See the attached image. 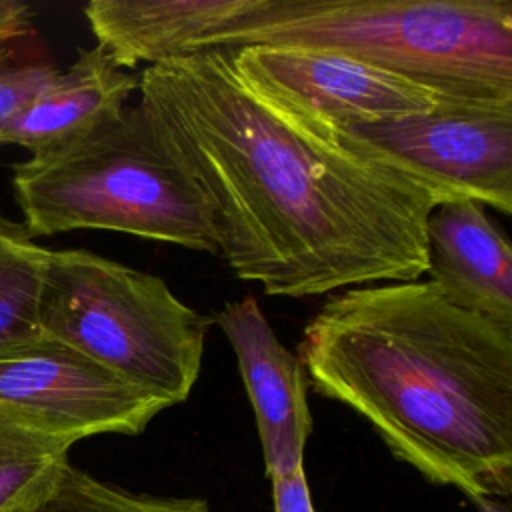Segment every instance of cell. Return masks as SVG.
<instances>
[{"mask_svg":"<svg viewBox=\"0 0 512 512\" xmlns=\"http://www.w3.org/2000/svg\"><path fill=\"white\" fill-rule=\"evenodd\" d=\"M138 90L210 198L238 278L308 298L426 274L434 196L248 84L230 50L146 66Z\"/></svg>","mask_w":512,"mask_h":512,"instance_id":"obj_1","label":"cell"},{"mask_svg":"<svg viewBox=\"0 0 512 512\" xmlns=\"http://www.w3.org/2000/svg\"><path fill=\"white\" fill-rule=\"evenodd\" d=\"M312 388L376 430L434 484L512 492V328L434 282L356 286L330 298L296 348Z\"/></svg>","mask_w":512,"mask_h":512,"instance_id":"obj_2","label":"cell"},{"mask_svg":"<svg viewBox=\"0 0 512 512\" xmlns=\"http://www.w3.org/2000/svg\"><path fill=\"white\" fill-rule=\"evenodd\" d=\"M240 46L316 48L448 94L512 100L510 0H250L206 42Z\"/></svg>","mask_w":512,"mask_h":512,"instance_id":"obj_3","label":"cell"},{"mask_svg":"<svg viewBox=\"0 0 512 512\" xmlns=\"http://www.w3.org/2000/svg\"><path fill=\"white\" fill-rule=\"evenodd\" d=\"M10 170L32 238L114 230L220 254L210 198L140 102Z\"/></svg>","mask_w":512,"mask_h":512,"instance_id":"obj_4","label":"cell"},{"mask_svg":"<svg viewBox=\"0 0 512 512\" xmlns=\"http://www.w3.org/2000/svg\"><path fill=\"white\" fill-rule=\"evenodd\" d=\"M38 324L44 336L174 406L198 380L212 318L154 274L68 248L48 250Z\"/></svg>","mask_w":512,"mask_h":512,"instance_id":"obj_5","label":"cell"},{"mask_svg":"<svg viewBox=\"0 0 512 512\" xmlns=\"http://www.w3.org/2000/svg\"><path fill=\"white\" fill-rule=\"evenodd\" d=\"M324 126L346 150L406 176L436 204L474 200L512 212V100H458L402 118Z\"/></svg>","mask_w":512,"mask_h":512,"instance_id":"obj_6","label":"cell"},{"mask_svg":"<svg viewBox=\"0 0 512 512\" xmlns=\"http://www.w3.org/2000/svg\"><path fill=\"white\" fill-rule=\"evenodd\" d=\"M166 408L162 398L50 336L0 352V410L54 440L134 436Z\"/></svg>","mask_w":512,"mask_h":512,"instance_id":"obj_7","label":"cell"},{"mask_svg":"<svg viewBox=\"0 0 512 512\" xmlns=\"http://www.w3.org/2000/svg\"><path fill=\"white\" fill-rule=\"evenodd\" d=\"M230 56L248 84L328 126L380 122L474 100L316 48L240 46L230 48Z\"/></svg>","mask_w":512,"mask_h":512,"instance_id":"obj_8","label":"cell"},{"mask_svg":"<svg viewBox=\"0 0 512 512\" xmlns=\"http://www.w3.org/2000/svg\"><path fill=\"white\" fill-rule=\"evenodd\" d=\"M214 322L234 350L268 478L294 472L304 466V448L312 432L308 382L300 358L278 340L254 296L226 302Z\"/></svg>","mask_w":512,"mask_h":512,"instance_id":"obj_9","label":"cell"},{"mask_svg":"<svg viewBox=\"0 0 512 512\" xmlns=\"http://www.w3.org/2000/svg\"><path fill=\"white\" fill-rule=\"evenodd\" d=\"M426 272L456 306L512 328V250L480 202L452 200L432 208Z\"/></svg>","mask_w":512,"mask_h":512,"instance_id":"obj_10","label":"cell"},{"mask_svg":"<svg viewBox=\"0 0 512 512\" xmlns=\"http://www.w3.org/2000/svg\"><path fill=\"white\" fill-rule=\"evenodd\" d=\"M250 0H92L84 16L118 68L200 54Z\"/></svg>","mask_w":512,"mask_h":512,"instance_id":"obj_11","label":"cell"},{"mask_svg":"<svg viewBox=\"0 0 512 512\" xmlns=\"http://www.w3.org/2000/svg\"><path fill=\"white\" fill-rule=\"evenodd\" d=\"M138 84L140 74L118 68L100 46L80 50L20 112L4 144L26 148L30 154L60 148L116 116Z\"/></svg>","mask_w":512,"mask_h":512,"instance_id":"obj_12","label":"cell"},{"mask_svg":"<svg viewBox=\"0 0 512 512\" xmlns=\"http://www.w3.org/2000/svg\"><path fill=\"white\" fill-rule=\"evenodd\" d=\"M48 248L0 216V352L42 336L38 296Z\"/></svg>","mask_w":512,"mask_h":512,"instance_id":"obj_13","label":"cell"},{"mask_svg":"<svg viewBox=\"0 0 512 512\" xmlns=\"http://www.w3.org/2000/svg\"><path fill=\"white\" fill-rule=\"evenodd\" d=\"M70 448L0 410V512H20L46 494L70 464Z\"/></svg>","mask_w":512,"mask_h":512,"instance_id":"obj_14","label":"cell"},{"mask_svg":"<svg viewBox=\"0 0 512 512\" xmlns=\"http://www.w3.org/2000/svg\"><path fill=\"white\" fill-rule=\"evenodd\" d=\"M20 512H212L202 498L130 494L66 464L52 488Z\"/></svg>","mask_w":512,"mask_h":512,"instance_id":"obj_15","label":"cell"},{"mask_svg":"<svg viewBox=\"0 0 512 512\" xmlns=\"http://www.w3.org/2000/svg\"><path fill=\"white\" fill-rule=\"evenodd\" d=\"M58 68L50 62L18 56L12 44L0 46V144L32 98L52 80Z\"/></svg>","mask_w":512,"mask_h":512,"instance_id":"obj_16","label":"cell"},{"mask_svg":"<svg viewBox=\"0 0 512 512\" xmlns=\"http://www.w3.org/2000/svg\"><path fill=\"white\" fill-rule=\"evenodd\" d=\"M270 482L276 512H314L304 466L290 474L272 476Z\"/></svg>","mask_w":512,"mask_h":512,"instance_id":"obj_17","label":"cell"},{"mask_svg":"<svg viewBox=\"0 0 512 512\" xmlns=\"http://www.w3.org/2000/svg\"><path fill=\"white\" fill-rule=\"evenodd\" d=\"M32 8L18 0H0V46L32 32Z\"/></svg>","mask_w":512,"mask_h":512,"instance_id":"obj_18","label":"cell"},{"mask_svg":"<svg viewBox=\"0 0 512 512\" xmlns=\"http://www.w3.org/2000/svg\"><path fill=\"white\" fill-rule=\"evenodd\" d=\"M474 506L478 508V512H510L508 504L498 502V498L494 496H468Z\"/></svg>","mask_w":512,"mask_h":512,"instance_id":"obj_19","label":"cell"}]
</instances>
